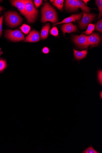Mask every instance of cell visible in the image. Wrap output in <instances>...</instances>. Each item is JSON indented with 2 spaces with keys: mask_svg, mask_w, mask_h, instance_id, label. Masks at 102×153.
<instances>
[{
  "mask_svg": "<svg viewBox=\"0 0 102 153\" xmlns=\"http://www.w3.org/2000/svg\"><path fill=\"white\" fill-rule=\"evenodd\" d=\"M25 16L29 23H34L38 15V11L35 8L32 1L25 0Z\"/></svg>",
  "mask_w": 102,
  "mask_h": 153,
  "instance_id": "2",
  "label": "cell"
},
{
  "mask_svg": "<svg viewBox=\"0 0 102 153\" xmlns=\"http://www.w3.org/2000/svg\"><path fill=\"white\" fill-rule=\"evenodd\" d=\"M102 72L101 71H98V78L100 84L101 85L102 84Z\"/></svg>",
  "mask_w": 102,
  "mask_h": 153,
  "instance_id": "24",
  "label": "cell"
},
{
  "mask_svg": "<svg viewBox=\"0 0 102 153\" xmlns=\"http://www.w3.org/2000/svg\"><path fill=\"white\" fill-rule=\"evenodd\" d=\"M77 2L79 8H80L86 13H89L90 12L91 9L86 6L82 1L77 0Z\"/></svg>",
  "mask_w": 102,
  "mask_h": 153,
  "instance_id": "15",
  "label": "cell"
},
{
  "mask_svg": "<svg viewBox=\"0 0 102 153\" xmlns=\"http://www.w3.org/2000/svg\"><path fill=\"white\" fill-rule=\"evenodd\" d=\"M66 8L71 11L77 10L79 7L76 0H66L65 2Z\"/></svg>",
  "mask_w": 102,
  "mask_h": 153,
  "instance_id": "12",
  "label": "cell"
},
{
  "mask_svg": "<svg viewBox=\"0 0 102 153\" xmlns=\"http://www.w3.org/2000/svg\"><path fill=\"white\" fill-rule=\"evenodd\" d=\"M4 9V8L3 7L0 6V13H1V12L2 11V10H3Z\"/></svg>",
  "mask_w": 102,
  "mask_h": 153,
  "instance_id": "29",
  "label": "cell"
},
{
  "mask_svg": "<svg viewBox=\"0 0 102 153\" xmlns=\"http://www.w3.org/2000/svg\"><path fill=\"white\" fill-rule=\"evenodd\" d=\"M83 1L84 2L85 4H87V2L89 1H88V0H83Z\"/></svg>",
  "mask_w": 102,
  "mask_h": 153,
  "instance_id": "28",
  "label": "cell"
},
{
  "mask_svg": "<svg viewBox=\"0 0 102 153\" xmlns=\"http://www.w3.org/2000/svg\"><path fill=\"white\" fill-rule=\"evenodd\" d=\"M5 36L7 39L14 42L20 41L25 39L22 32L18 30H6L5 31Z\"/></svg>",
  "mask_w": 102,
  "mask_h": 153,
  "instance_id": "4",
  "label": "cell"
},
{
  "mask_svg": "<svg viewBox=\"0 0 102 153\" xmlns=\"http://www.w3.org/2000/svg\"><path fill=\"white\" fill-rule=\"evenodd\" d=\"M54 1H50V2L51 3H53L54 2Z\"/></svg>",
  "mask_w": 102,
  "mask_h": 153,
  "instance_id": "32",
  "label": "cell"
},
{
  "mask_svg": "<svg viewBox=\"0 0 102 153\" xmlns=\"http://www.w3.org/2000/svg\"><path fill=\"white\" fill-rule=\"evenodd\" d=\"M95 24H89L88 28L84 32L86 35H89L92 34L95 29Z\"/></svg>",
  "mask_w": 102,
  "mask_h": 153,
  "instance_id": "17",
  "label": "cell"
},
{
  "mask_svg": "<svg viewBox=\"0 0 102 153\" xmlns=\"http://www.w3.org/2000/svg\"><path fill=\"white\" fill-rule=\"evenodd\" d=\"M3 18V16L0 18V36H1L2 33V26Z\"/></svg>",
  "mask_w": 102,
  "mask_h": 153,
  "instance_id": "25",
  "label": "cell"
},
{
  "mask_svg": "<svg viewBox=\"0 0 102 153\" xmlns=\"http://www.w3.org/2000/svg\"><path fill=\"white\" fill-rule=\"evenodd\" d=\"M100 39L99 34L95 33L90 36H87L89 44V45H91V48L98 46L100 42Z\"/></svg>",
  "mask_w": 102,
  "mask_h": 153,
  "instance_id": "9",
  "label": "cell"
},
{
  "mask_svg": "<svg viewBox=\"0 0 102 153\" xmlns=\"http://www.w3.org/2000/svg\"><path fill=\"white\" fill-rule=\"evenodd\" d=\"M50 25L49 23L46 24L42 27L40 34V38L45 39L47 38L49 30Z\"/></svg>",
  "mask_w": 102,
  "mask_h": 153,
  "instance_id": "13",
  "label": "cell"
},
{
  "mask_svg": "<svg viewBox=\"0 0 102 153\" xmlns=\"http://www.w3.org/2000/svg\"><path fill=\"white\" fill-rule=\"evenodd\" d=\"M2 53H3V52L1 51V49L0 48V56H1Z\"/></svg>",
  "mask_w": 102,
  "mask_h": 153,
  "instance_id": "30",
  "label": "cell"
},
{
  "mask_svg": "<svg viewBox=\"0 0 102 153\" xmlns=\"http://www.w3.org/2000/svg\"><path fill=\"white\" fill-rule=\"evenodd\" d=\"M61 29L64 36L66 33H69L71 32H76L77 31L79 32L77 26L74 25L71 22L63 25L61 27Z\"/></svg>",
  "mask_w": 102,
  "mask_h": 153,
  "instance_id": "7",
  "label": "cell"
},
{
  "mask_svg": "<svg viewBox=\"0 0 102 153\" xmlns=\"http://www.w3.org/2000/svg\"><path fill=\"white\" fill-rule=\"evenodd\" d=\"M82 13L78 14L73 15L65 19L60 22L56 23L53 24V26L63 23H69L72 22H75V21L77 20H80L82 18Z\"/></svg>",
  "mask_w": 102,
  "mask_h": 153,
  "instance_id": "10",
  "label": "cell"
},
{
  "mask_svg": "<svg viewBox=\"0 0 102 153\" xmlns=\"http://www.w3.org/2000/svg\"><path fill=\"white\" fill-rule=\"evenodd\" d=\"M73 50L74 56L77 60H82L86 56L87 53V50L79 51L74 48Z\"/></svg>",
  "mask_w": 102,
  "mask_h": 153,
  "instance_id": "14",
  "label": "cell"
},
{
  "mask_svg": "<svg viewBox=\"0 0 102 153\" xmlns=\"http://www.w3.org/2000/svg\"><path fill=\"white\" fill-rule=\"evenodd\" d=\"M34 1L36 8H38L41 4L42 1L41 0H35Z\"/></svg>",
  "mask_w": 102,
  "mask_h": 153,
  "instance_id": "26",
  "label": "cell"
},
{
  "mask_svg": "<svg viewBox=\"0 0 102 153\" xmlns=\"http://www.w3.org/2000/svg\"><path fill=\"white\" fill-rule=\"evenodd\" d=\"M63 0H56L53 3V5L60 10H63Z\"/></svg>",
  "mask_w": 102,
  "mask_h": 153,
  "instance_id": "16",
  "label": "cell"
},
{
  "mask_svg": "<svg viewBox=\"0 0 102 153\" xmlns=\"http://www.w3.org/2000/svg\"><path fill=\"white\" fill-rule=\"evenodd\" d=\"M7 67L6 61L3 59H0V73L3 72Z\"/></svg>",
  "mask_w": 102,
  "mask_h": 153,
  "instance_id": "19",
  "label": "cell"
},
{
  "mask_svg": "<svg viewBox=\"0 0 102 153\" xmlns=\"http://www.w3.org/2000/svg\"><path fill=\"white\" fill-rule=\"evenodd\" d=\"M39 33L35 30L31 31L26 36L24 42L34 43L36 42L39 40Z\"/></svg>",
  "mask_w": 102,
  "mask_h": 153,
  "instance_id": "8",
  "label": "cell"
},
{
  "mask_svg": "<svg viewBox=\"0 0 102 153\" xmlns=\"http://www.w3.org/2000/svg\"><path fill=\"white\" fill-rule=\"evenodd\" d=\"M82 153H100L95 150L92 145L83 151Z\"/></svg>",
  "mask_w": 102,
  "mask_h": 153,
  "instance_id": "20",
  "label": "cell"
},
{
  "mask_svg": "<svg viewBox=\"0 0 102 153\" xmlns=\"http://www.w3.org/2000/svg\"><path fill=\"white\" fill-rule=\"evenodd\" d=\"M96 30L97 31L102 33V19L98 21L96 25Z\"/></svg>",
  "mask_w": 102,
  "mask_h": 153,
  "instance_id": "22",
  "label": "cell"
},
{
  "mask_svg": "<svg viewBox=\"0 0 102 153\" xmlns=\"http://www.w3.org/2000/svg\"><path fill=\"white\" fill-rule=\"evenodd\" d=\"M10 2L13 6L17 7L22 14L25 15V7L24 1H10Z\"/></svg>",
  "mask_w": 102,
  "mask_h": 153,
  "instance_id": "11",
  "label": "cell"
},
{
  "mask_svg": "<svg viewBox=\"0 0 102 153\" xmlns=\"http://www.w3.org/2000/svg\"><path fill=\"white\" fill-rule=\"evenodd\" d=\"M5 21L7 25L11 27H14L20 25L22 20L16 12L9 11L5 14Z\"/></svg>",
  "mask_w": 102,
  "mask_h": 153,
  "instance_id": "3",
  "label": "cell"
},
{
  "mask_svg": "<svg viewBox=\"0 0 102 153\" xmlns=\"http://www.w3.org/2000/svg\"><path fill=\"white\" fill-rule=\"evenodd\" d=\"M100 97H101V99H102V92L101 91V92L100 93Z\"/></svg>",
  "mask_w": 102,
  "mask_h": 153,
  "instance_id": "31",
  "label": "cell"
},
{
  "mask_svg": "<svg viewBox=\"0 0 102 153\" xmlns=\"http://www.w3.org/2000/svg\"><path fill=\"white\" fill-rule=\"evenodd\" d=\"M83 17L82 20L79 22V26L80 28L86 29L88 24L92 22L95 19L96 15L94 14H88L83 12Z\"/></svg>",
  "mask_w": 102,
  "mask_h": 153,
  "instance_id": "6",
  "label": "cell"
},
{
  "mask_svg": "<svg viewBox=\"0 0 102 153\" xmlns=\"http://www.w3.org/2000/svg\"><path fill=\"white\" fill-rule=\"evenodd\" d=\"M73 40L76 45L81 48L86 49L88 48L89 46L87 39V36L84 34L74 36L73 37Z\"/></svg>",
  "mask_w": 102,
  "mask_h": 153,
  "instance_id": "5",
  "label": "cell"
},
{
  "mask_svg": "<svg viewBox=\"0 0 102 153\" xmlns=\"http://www.w3.org/2000/svg\"><path fill=\"white\" fill-rule=\"evenodd\" d=\"M49 51V49L47 47H45L43 48L42 51V52L45 54L48 53Z\"/></svg>",
  "mask_w": 102,
  "mask_h": 153,
  "instance_id": "27",
  "label": "cell"
},
{
  "mask_svg": "<svg viewBox=\"0 0 102 153\" xmlns=\"http://www.w3.org/2000/svg\"><path fill=\"white\" fill-rule=\"evenodd\" d=\"M51 34L55 36H57L59 35V32L56 27H54L50 31Z\"/></svg>",
  "mask_w": 102,
  "mask_h": 153,
  "instance_id": "23",
  "label": "cell"
},
{
  "mask_svg": "<svg viewBox=\"0 0 102 153\" xmlns=\"http://www.w3.org/2000/svg\"><path fill=\"white\" fill-rule=\"evenodd\" d=\"M96 4L98 6L99 11V13L98 18L100 19L102 16V1L101 0H96Z\"/></svg>",
  "mask_w": 102,
  "mask_h": 153,
  "instance_id": "18",
  "label": "cell"
},
{
  "mask_svg": "<svg viewBox=\"0 0 102 153\" xmlns=\"http://www.w3.org/2000/svg\"><path fill=\"white\" fill-rule=\"evenodd\" d=\"M41 10V21L42 23L49 21L54 24L57 22L56 12L49 3H45L42 7Z\"/></svg>",
  "mask_w": 102,
  "mask_h": 153,
  "instance_id": "1",
  "label": "cell"
},
{
  "mask_svg": "<svg viewBox=\"0 0 102 153\" xmlns=\"http://www.w3.org/2000/svg\"><path fill=\"white\" fill-rule=\"evenodd\" d=\"M20 29L25 34H27L30 30L31 27L30 26L24 24L20 27Z\"/></svg>",
  "mask_w": 102,
  "mask_h": 153,
  "instance_id": "21",
  "label": "cell"
}]
</instances>
